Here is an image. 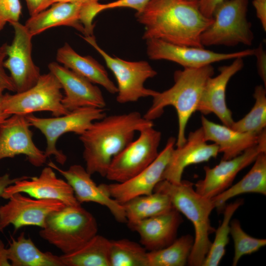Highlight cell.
Instances as JSON below:
<instances>
[{
	"label": "cell",
	"mask_w": 266,
	"mask_h": 266,
	"mask_svg": "<svg viewBox=\"0 0 266 266\" xmlns=\"http://www.w3.org/2000/svg\"><path fill=\"white\" fill-rule=\"evenodd\" d=\"M91 1H98L100 0H90Z\"/></svg>",
	"instance_id": "obj_46"
},
{
	"label": "cell",
	"mask_w": 266,
	"mask_h": 266,
	"mask_svg": "<svg viewBox=\"0 0 266 266\" xmlns=\"http://www.w3.org/2000/svg\"><path fill=\"white\" fill-rule=\"evenodd\" d=\"M0 266H11L8 257L7 248L0 239Z\"/></svg>",
	"instance_id": "obj_42"
},
{
	"label": "cell",
	"mask_w": 266,
	"mask_h": 266,
	"mask_svg": "<svg viewBox=\"0 0 266 266\" xmlns=\"http://www.w3.org/2000/svg\"><path fill=\"white\" fill-rule=\"evenodd\" d=\"M194 238L189 234L177 238L167 246L147 253L148 266H184L188 263Z\"/></svg>",
	"instance_id": "obj_30"
},
{
	"label": "cell",
	"mask_w": 266,
	"mask_h": 266,
	"mask_svg": "<svg viewBox=\"0 0 266 266\" xmlns=\"http://www.w3.org/2000/svg\"><path fill=\"white\" fill-rule=\"evenodd\" d=\"M154 126L137 111L105 116L79 135L86 169L105 177L112 159L133 139L136 132Z\"/></svg>",
	"instance_id": "obj_2"
},
{
	"label": "cell",
	"mask_w": 266,
	"mask_h": 266,
	"mask_svg": "<svg viewBox=\"0 0 266 266\" xmlns=\"http://www.w3.org/2000/svg\"><path fill=\"white\" fill-rule=\"evenodd\" d=\"M10 24L14 34L11 44L7 46V56L3 66L10 72L16 92L20 93L34 86L41 74L32 59L33 36L19 21Z\"/></svg>",
	"instance_id": "obj_12"
},
{
	"label": "cell",
	"mask_w": 266,
	"mask_h": 266,
	"mask_svg": "<svg viewBox=\"0 0 266 266\" xmlns=\"http://www.w3.org/2000/svg\"><path fill=\"white\" fill-rule=\"evenodd\" d=\"M266 152V133L259 142L239 155L229 160H222L213 167H204L205 176L195 184V190L200 195L211 199L230 187L238 173L253 163L261 152Z\"/></svg>",
	"instance_id": "obj_15"
},
{
	"label": "cell",
	"mask_w": 266,
	"mask_h": 266,
	"mask_svg": "<svg viewBox=\"0 0 266 266\" xmlns=\"http://www.w3.org/2000/svg\"><path fill=\"white\" fill-rule=\"evenodd\" d=\"M83 38L102 57L107 66L114 75L117 83L116 100L120 103L136 102L140 99L153 97L158 92L146 88L144 84L157 72L146 61L130 62L109 55L97 44L94 35Z\"/></svg>",
	"instance_id": "obj_8"
},
{
	"label": "cell",
	"mask_w": 266,
	"mask_h": 266,
	"mask_svg": "<svg viewBox=\"0 0 266 266\" xmlns=\"http://www.w3.org/2000/svg\"><path fill=\"white\" fill-rule=\"evenodd\" d=\"M106 115L104 108L82 107L52 118H40L33 114L27 115V118L31 126L39 130L44 135L47 142L44 154L47 158L54 156L58 163L64 165L67 158L56 147L59 138L67 133H74L80 135L95 121Z\"/></svg>",
	"instance_id": "obj_7"
},
{
	"label": "cell",
	"mask_w": 266,
	"mask_h": 266,
	"mask_svg": "<svg viewBox=\"0 0 266 266\" xmlns=\"http://www.w3.org/2000/svg\"><path fill=\"white\" fill-rule=\"evenodd\" d=\"M5 90H6L5 87L0 84V124L11 116L5 113L2 107V100L4 96L3 92Z\"/></svg>",
	"instance_id": "obj_44"
},
{
	"label": "cell",
	"mask_w": 266,
	"mask_h": 266,
	"mask_svg": "<svg viewBox=\"0 0 266 266\" xmlns=\"http://www.w3.org/2000/svg\"><path fill=\"white\" fill-rule=\"evenodd\" d=\"M48 166L58 171L72 188L77 201L93 202L106 207L115 220L120 223L127 220L123 205L108 196L97 185L86 168L79 165H73L66 170H63L52 162Z\"/></svg>",
	"instance_id": "obj_20"
},
{
	"label": "cell",
	"mask_w": 266,
	"mask_h": 266,
	"mask_svg": "<svg viewBox=\"0 0 266 266\" xmlns=\"http://www.w3.org/2000/svg\"><path fill=\"white\" fill-rule=\"evenodd\" d=\"M89 1H90V0H47L46 3V9L48 8L52 4L55 3L75 2L85 3Z\"/></svg>",
	"instance_id": "obj_45"
},
{
	"label": "cell",
	"mask_w": 266,
	"mask_h": 266,
	"mask_svg": "<svg viewBox=\"0 0 266 266\" xmlns=\"http://www.w3.org/2000/svg\"><path fill=\"white\" fill-rule=\"evenodd\" d=\"M219 153L217 145L214 143H207L201 127L191 132L185 143L173 150L163 174L162 180L179 183L182 181L184 170L187 166L207 162L212 158H215Z\"/></svg>",
	"instance_id": "obj_19"
},
{
	"label": "cell",
	"mask_w": 266,
	"mask_h": 266,
	"mask_svg": "<svg viewBox=\"0 0 266 266\" xmlns=\"http://www.w3.org/2000/svg\"><path fill=\"white\" fill-rule=\"evenodd\" d=\"M201 128L205 139L218 145L219 153H223L222 160L234 158L247 149L258 144L266 130L259 134L235 131L224 125H221L201 116Z\"/></svg>",
	"instance_id": "obj_23"
},
{
	"label": "cell",
	"mask_w": 266,
	"mask_h": 266,
	"mask_svg": "<svg viewBox=\"0 0 266 266\" xmlns=\"http://www.w3.org/2000/svg\"><path fill=\"white\" fill-rule=\"evenodd\" d=\"M94 216L81 204L66 205L51 213L39 231L40 237L63 254L80 247L97 234Z\"/></svg>",
	"instance_id": "obj_5"
},
{
	"label": "cell",
	"mask_w": 266,
	"mask_h": 266,
	"mask_svg": "<svg viewBox=\"0 0 266 266\" xmlns=\"http://www.w3.org/2000/svg\"><path fill=\"white\" fill-rule=\"evenodd\" d=\"M110 240L97 234L76 250L60 256L64 266H110Z\"/></svg>",
	"instance_id": "obj_28"
},
{
	"label": "cell",
	"mask_w": 266,
	"mask_h": 266,
	"mask_svg": "<svg viewBox=\"0 0 266 266\" xmlns=\"http://www.w3.org/2000/svg\"><path fill=\"white\" fill-rule=\"evenodd\" d=\"M238 199L224 207L223 221L216 231L215 237L201 266H218L226 253V247L229 242L230 222L236 210L243 204Z\"/></svg>",
	"instance_id": "obj_32"
},
{
	"label": "cell",
	"mask_w": 266,
	"mask_h": 266,
	"mask_svg": "<svg viewBox=\"0 0 266 266\" xmlns=\"http://www.w3.org/2000/svg\"><path fill=\"white\" fill-rule=\"evenodd\" d=\"M0 206V231L10 225L15 230L25 226L44 227L47 217L66 205L53 199H37L21 193L14 194Z\"/></svg>",
	"instance_id": "obj_14"
},
{
	"label": "cell",
	"mask_w": 266,
	"mask_h": 266,
	"mask_svg": "<svg viewBox=\"0 0 266 266\" xmlns=\"http://www.w3.org/2000/svg\"><path fill=\"white\" fill-rule=\"evenodd\" d=\"M25 193L37 199H53L66 205L81 204L76 200L73 190L65 180L57 177L54 169L44 167L38 176H22L7 186L1 197L8 199L12 195Z\"/></svg>",
	"instance_id": "obj_17"
},
{
	"label": "cell",
	"mask_w": 266,
	"mask_h": 266,
	"mask_svg": "<svg viewBox=\"0 0 266 266\" xmlns=\"http://www.w3.org/2000/svg\"><path fill=\"white\" fill-rule=\"evenodd\" d=\"M48 66L64 91L62 103L66 110L71 111L82 107H105L101 91L88 79L56 62L50 63Z\"/></svg>",
	"instance_id": "obj_18"
},
{
	"label": "cell",
	"mask_w": 266,
	"mask_h": 266,
	"mask_svg": "<svg viewBox=\"0 0 266 266\" xmlns=\"http://www.w3.org/2000/svg\"><path fill=\"white\" fill-rule=\"evenodd\" d=\"M149 59L175 62L184 68H196L222 61L244 58L254 55V49L232 53H219L204 47L180 45L159 39L146 40Z\"/></svg>",
	"instance_id": "obj_11"
},
{
	"label": "cell",
	"mask_w": 266,
	"mask_h": 266,
	"mask_svg": "<svg viewBox=\"0 0 266 266\" xmlns=\"http://www.w3.org/2000/svg\"><path fill=\"white\" fill-rule=\"evenodd\" d=\"M30 16L46 9L47 0H25Z\"/></svg>",
	"instance_id": "obj_41"
},
{
	"label": "cell",
	"mask_w": 266,
	"mask_h": 266,
	"mask_svg": "<svg viewBox=\"0 0 266 266\" xmlns=\"http://www.w3.org/2000/svg\"><path fill=\"white\" fill-rule=\"evenodd\" d=\"M83 3L79 2L54 3L49 8L30 16L24 25L33 36L48 29L62 26L74 28L85 36V29L80 21Z\"/></svg>",
	"instance_id": "obj_24"
},
{
	"label": "cell",
	"mask_w": 266,
	"mask_h": 266,
	"mask_svg": "<svg viewBox=\"0 0 266 266\" xmlns=\"http://www.w3.org/2000/svg\"><path fill=\"white\" fill-rule=\"evenodd\" d=\"M246 193L266 195V152H261L249 172L238 182L211 199L215 208L222 209L229 200Z\"/></svg>",
	"instance_id": "obj_26"
},
{
	"label": "cell",
	"mask_w": 266,
	"mask_h": 266,
	"mask_svg": "<svg viewBox=\"0 0 266 266\" xmlns=\"http://www.w3.org/2000/svg\"><path fill=\"white\" fill-rule=\"evenodd\" d=\"M249 0H227L215 8L211 24L202 33L204 46H251L254 38L247 18Z\"/></svg>",
	"instance_id": "obj_6"
},
{
	"label": "cell",
	"mask_w": 266,
	"mask_h": 266,
	"mask_svg": "<svg viewBox=\"0 0 266 266\" xmlns=\"http://www.w3.org/2000/svg\"><path fill=\"white\" fill-rule=\"evenodd\" d=\"M183 222L180 213L174 208L170 210L137 222L128 224L137 232L140 244L151 251L165 248L177 238L178 228Z\"/></svg>",
	"instance_id": "obj_22"
},
{
	"label": "cell",
	"mask_w": 266,
	"mask_h": 266,
	"mask_svg": "<svg viewBox=\"0 0 266 266\" xmlns=\"http://www.w3.org/2000/svg\"><path fill=\"white\" fill-rule=\"evenodd\" d=\"M176 138H168L165 147L146 168L122 182L100 184V187L108 196L122 204L142 195L152 194L162 177L175 145Z\"/></svg>",
	"instance_id": "obj_13"
},
{
	"label": "cell",
	"mask_w": 266,
	"mask_h": 266,
	"mask_svg": "<svg viewBox=\"0 0 266 266\" xmlns=\"http://www.w3.org/2000/svg\"><path fill=\"white\" fill-rule=\"evenodd\" d=\"M30 126L24 114L11 115L0 124V160L24 155L34 166H41L46 163L44 152L33 140Z\"/></svg>",
	"instance_id": "obj_16"
},
{
	"label": "cell",
	"mask_w": 266,
	"mask_h": 266,
	"mask_svg": "<svg viewBox=\"0 0 266 266\" xmlns=\"http://www.w3.org/2000/svg\"><path fill=\"white\" fill-rule=\"evenodd\" d=\"M139 133L136 140L112 159L105 177L107 179L125 181L146 168L157 157L162 133L153 126L145 128Z\"/></svg>",
	"instance_id": "obj_10"
},
{
	"label": "cell",
	"mask_w": 266,
	"mask_h": 266,
	"mask_svg": "<svg viewBox=\"0 0 266 266\" xmlns=\"http://www.w3.org/2000/svg\"><path fill=\"white\" fill-rule=\"evenodd\" d=\"M122 205L128 224L166 213L174 208L168 197L160 192L134 198Z\"/></svg>",
	"instance_id": "obj_29"
},
{
	"label": "cell",
	"mask_w": 266,
	"mask_h": 266,
	"mask_svg": "<svg viewBox=\"0 0 266 266\" xmlns=\"http://www.w3.org/2000/svg\"><path fill=\"white\" fill-rule=\"evenodd\" d=\"M253 5L256 10V15L262 26L266 31V0H253Z\"/></svg>",
	"instance_id": "obj_40"
},
{
	"label": "cell",
	"mask_w": 266,
	"mask_h": 266,
	"mask_svg": "<svg viewBox=\"0 0 266 266\" xmlns=\"http://www.w3.org/2000/svg\"><path fill=\"white\" fill-rule=\"evenodd\" d=\"M56 60L92 83L102 86L109 93H117V87L108 77L105 68L92 57L78 54L67 43L58 49Z\"/></svg>",
	"instance_id": "obj_25"
},
{
	"label": "cell",
	"mask_w": 266,
	"mask_h": 266,
	"mask_svg": "<svg viewBox=\"0 0 266 266\" xmlns=\"http://www.w3.org/2000/svg\"><path fill=\"white\" fill-rule=\"evenodd\" d=\"M234 242V254L232 266L237 265L243 256L258 251L266 245V239L253 237L242 229L240 222L233 219L230 222V233Z\"/></svg>",
	"instance_id": "obj_34"
},
{
	"label": "cell",
	"mask_w": 266,
	"mask_h": 266,
	"mask_svg": "<svg viewBox=\"0 0 266 266\" xmlns=\"http://www.w3.org/2000/svg\"><path fill=\"white\" fill-rule=\"evenodd\" d=\"M150 0H117L107 3L101 4L98 1H92L91 8L93 15L96 16L100 12L112 8L129 7L141 12Z\"/></svg>",
	"instance_id": "obj_36"
},
{
	"label": "cell",
	"mask_w": 266,
	"mask_h": 266,
	"mask_svg": "<svg viewBox=\"0 0 266 266\" xmlns=\"http://www.w3.org/2000/svg\"><path fill=\"white\" fill-rule=\"evenodd\" d=\"M253 97L255 103L251 110L242 118L234 121L231 128L243 133L259 134L266 130V91L262 85L255 87Z\"/></svg>",
	"instance_id": "obj_33"
},
{
	"label": "cell",
	"mask_w": 266,
	"mask_h": 266,
	"mask_svg": "<svg viewBox=\"0 0 266 266\" xmlns=\"http://www.w3.org/2000/svg\"><path fill=\"white\" fill-rule=\"evenodd\" d=\"M21 13L20 0H0V31L7 23L18 22Z\"/></svg>",
	"instance_id": "obj_35"
},
{
	"label": "cell",
	"mask_w": 266,
	"mask_h": 266,
	"mask_svg": "<svg viewBox=\"0 0 266 266\" xmlns=\"http://www.w3.org/2000/svg\"><path fill=\"white\" fill-rule=\"evenodd\" d=\"M256 58V66L258 74L266 85V52L263 45L260 43L255 49H254V55Z\"/></svg>",
	"instance_id": "obj_38"
},
{
	"label": "cell",
	"mask_w": 266,
	"mask_h": 266,
	"mask_svg": "<svg viewBox=\"0 0 266 266\" xmlns=\"http://www.w3.org/2000/svg\"><path fill=\"white\" fill-rule=\"evenodd\" d=\"M136 17L144 26L143 39L198 47H204L201 34L213 21L200 12L199 0H150Z\"/></svg>",
	"instance_id": "obj_1"
},
{
	"label": "cell",
	"mask_w": 266,
	"mask_h": 266,
	"mask_svg": "<svg viewBox=\"0 0 266 266\" xmlns=\"http://www.w3.org/2000/svg\"><path fill=\"white\" fill-rule=\"evenodd\" d=\"M19 178H11L9 175L7 173L0 176V197H1L4 189L15 182Z\"/></svg>",
	"instance_id": "obj_43"
},
{
	"label": "cell",
	"mask_w": 266,
	"mask_h": 266,
	"mask_svg": "<svg viewBox=\"0 0 266 266\" xmlns=\"http://www.w3.org/2000/svg\"><path fill=\"white\" fill-rule=\"evenodd\" d=\"M5 43L0 47V84L5 87L6 90L16 92V89L13 82L10 76L4 70L3 62L7 56V46Z\"/></svg>",
	"instance_id": "obj_37"
},
{
	"label": "cell",
	"mask_w": 266,
	"mask_h": 266,
	"mask_svg": "<svg viewBox=\"0 0 266 266\" xmlns=\"http://www.w3.org/2000/svg\"><path fill=\"white\" fill-rule=\"evenodd\" d=\"M7 252L11 266H64L60 256L40 250L24 232L9 242Z\"/></svg>",
	"instance_id": "obj_27"
},
{
	"label": "cell",
	"mask_w": 266,
	"mask_h": 266,
	"mask_svg": "<svg viewBox=\"0 0 266 266\" xmlns=\"http://www.w3.org/2000/svg\"><path fill=\"white\" fill-rule=\"evenodd\" d=\"M214 73L212 65L176 70L173 75V85L164 92H158L152 97V103L143 117L153 121L163 114L165 107H174L178 124L175 142L177 147L182 146L186 141L185 132L188 122L197 111L205 84Z\"/></svg>",
	"instance_id": "obj_3"
},
{
	"label": "cell",
	"mask_w": 266,
	"mask_h": 266,
	"mask_svg": "<svg viewBox=\"0 0 266 266\" xmlns=\"http://www.w3.org/2000/svg\"><path fill=\"white\" fill-rule=\"evenodd\" d=\"M154 192L166 194L173 207L192 223L195 235L188 264L201 266L212 243L209 236L215 231L209 219L215 208L211 199L197 193L193 188V183L187 180H182L176 184L162 180L155 186Z\"/></svg>",
	"instance_id": "obj_4"
},
{
	"label": "cell",
	"mask_w": 266,
	"mask_h": 266,
	"mask_svg": "<svg viewBox=\"0 0 266 266\" xmlns=\"http://www.w3.org/2000/svg\"><path fill=\"white\" fill-rule=\"evenodd\" d=\"M147 253L141 244L133 241L110 240V266H148Z\"/></svg>",
	"instance_id": "obj_31"
},
{
	"label": "cell",
	"mask_w": 266,
	"mask_h": 266,
	"mask_svg": "<svg viewBox=\"0 0 266 266\" xmlns=\"http://www.w3.org/2000/svg\"><path fill=\"white\" fill-rule=\"evenodd\" d=\"M243 66L242 58L234 59L231 64L220 66L219 73L215 77H210L207 80L197 111L204 115L214 113L223 125L231 128L234 121L232 112L226 103V88L231 78Z\"/></svg>",
	"instance_id": "obj_21"
},
{
	"label": "cell",
	"mask_w": 266,
	"mask_h": 266,
	"mask_svg": "<svg viewBox=\"0 0 266 266\" xmlns=\"http://www.w3.org/2000/svg\"><path fill=\"white\" fill-rule=\"evenodd\" d=\"M62 86L50 71L40 75L36 83L30 89L14 94L6 93L2 107L6 114L28 115L34 112L47 111L56 117L68 113L62 103Z\"/></svg>",
	"instance_id": "obj_9"
},
{
	"label": "cell",
	"mask_w": 266,
	"mask_h": 266,
	"mask_svg": "<svg viewBox=\"0 0 266 266\" xmlns=\"http://www.w3.org/2000/svg\"><path fill=\"white\" fill-rule=\"evenodd\" d=\"M227 0H199V7L201 13L208 18H213L215 8Z\"/></svg>",
	"instance_id": "obj_39"
}]
</instances>
